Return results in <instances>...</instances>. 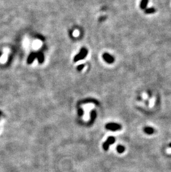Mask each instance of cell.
Wrapping results in <instances>:
<instances>
[{"label":"cell","mask_w":171,"mask_h":172,"mask_svg":"<svg viewBox=\"0 0 171 172\" xmlns=\"http://www.w3.org/2000/svg\"><path fill=\"white\" fill-rule=\"evenodd\" d=\"M87 53H88L87 50H86L85 48H82L81 50L79 53L74 57V61L77 62V61L80 60L84 59V58L87 56Z\"/></svg>","instance_id":"1"},{"label":"cell","mask_w":171,"mask_h":172,"mask_svg":"<svg viewBox=\"0 0 171 172\" xmlns=\"http://www.w3.org/2000/svg\"><path fill=\"white\" fill-rule=\"evenodd\" d=\"M106 128L110 130L116 131L121 129V125L116 123H109L106 125Z\"/></svg>","instance_id":"2"},{"label":"cell","mask_w":171,"mask_h":172,"mask_svg":"<svg viewBox=\"0 0 171 172\" xmlns=\"http://www.w3.org/2000/svg\"><path fill=\"white\" fill-rule=\"evenodd\" d=\"M115 142V138L113 137H109L107 139V140L106 141V142L103 144V148L105 150L108 149L109 148V146L110 145L112 144Z\"/></svg>","instance_id":"3"},{"label":"cell","mask_w":171,"mask_h":172,"mask_svg":"<svg viewBox=\"0 0 171 172\" xmlns=\"http://www.w3.org/2000/svg\"><path fill=\"white\" fill-rule=\"evenodd\" d=\"M103 58L107 62L109 63V64L113 63V61H114V59H113V57L112 56L110 55L109 54H108L107 53H104L103 54Z\"/></svg>","instance_id":"4"},{"label":"cell","mask_w":171,"mask_h":172,"mask_svg":"<svg viewBox=\"0 0 171 172\" xmlns=\"http://www.w3.org/2000/svg\"><path fill=\"white\" fill-rule=\"evenodd\" d=\"M37 57V53L36 52H32V53L29 55L27 59V63L28 64H31L34 61L35 58Z\"/></svg>","instance_id":"5"},{"label":"cell","mask_w":171,"mask_h":172,"mask_svg":"<svg viewBox=\"0 0 171 172\" xmlns=\"http://www.w3.org/2000/svg\"><path fill=\"white\" fill-rule=\"evenodd\" d=\"M149 0H142L140 2V7L142 10H145L147 8V6L148 5Z\"/></svg>","instance_id":"6"},{"label":"cell","mask_w":171,"mask_h":172,"mask_svg":"<svg viewBox=\"0 0 171 172\" xmlns=\"http://www.w3.org/2000/svg\"><path fill=\"white\" fill-rule=\"evenodd\" d=\"M155 12H156V10L155 7L147 8L145 10V13L146 14H152V13H155Z\"/></svg>","instance_id":"7"},{"label":"cell","mask_w":171,"mask_h":172,"mask_svg":"<svg viewBox=\"0 0 171 172\" xmlns=\"http://www.w3.org/2000/svg\"><path fill=\"white\" fill-rule=\"evenodd\" d=\"M37 57L38 60V61L40 63H42L44 61V56L43 54L41 52H38L37 53Z\"/></svg>","instance_id":"8"},{"label":"cell","mask_w":171,"mask_h":172,"mask_svg":"<svg viewBox=\"0 0 171 172\" xmlns=\"http://www.w3.org/2000/svg\"><path fill=\"white\" fill-rule=\"evenodd\" d=\"M125 148L122 145H118L117 147V150L119 153H123V151H124Z\"/></svg>","instance_id":"9"},{"label":"cell","mask_w":171,"mask_h":172,"mask_svg":"<svg viewBox=\"0 0 171 172\" xmlns=\"http://www.w3.org/2000/svg\"><path fill=\"white\" fill-rule=\"evenodd\" d=\"M166 153L168 154H171V148H168L166 149Z\"/></svg>","instance_id":"10"},{"label":"cell","mask_w":171,"mask_h":172,"mask_svg":"<svg viewBox=\"0 0 171 172\" xmlns=\"http://www.w3.org/2000/svg\"><path fill=\"white\" fill-rule=\"evenodd\" d=\"M83 67H84L83 65H79L78 66L77 69L78 70H81L83 68Z\"/></svg>","instance_id":"11"},{"label":"cell","mask_w":171,"mask_h":172,"mask_svg":"<svg viewBox=\"0 0 171 172\" xmlns=\"http://www.w3.org/2000/svg\"><path fill=\"white\" fill-rule=\"evenodd\" d=\"M2 115V111H1V110H0V117H1Z\"/></svg>","instance_id":"12"}]
</instances>
